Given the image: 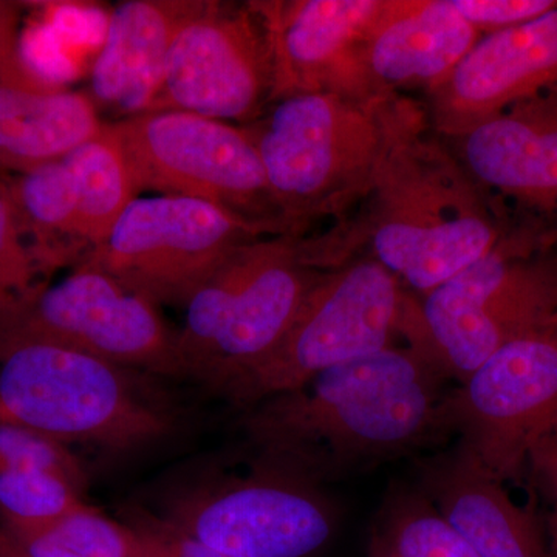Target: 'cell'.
<instances>
[{"instance_id":"603a6c76","label":"cell","mask_w":557,"mask_h":557,"mask_svg":"<svg viewBox=\"0 0 557 557\" xmlns=\"http://www.w3.org/2000/svg\"><path fill=\"white\" fill-rule=\"evenodd\" d=\"M369 557H478L420 487H397L373 519Z\"/></svg>"},{"instance_id":"484cf974","label":"cell","mask_w":557,"mask_h":557,"mask_svg":"<svg viewBox=\"0 0 557 557\" xmlns=\"http://www.w3.org/2000/svg\"><path fill=\"white\" fill-rule=\"evenodd\" d=\"M0 471L50 472L86 490V471L70 446L5 418H0Z\"/></svg>"},{"instance_id":"f1b7e54d","label":"cell","mask_w":557,"mask_h":557,"mask_svg":"<svg viewBox=\"0 0 557 557\" xmlns=\"http://www.w3.org/2000/svg\"><path fill=\"white\" fill-rule=\"evenodd\" d=\"M525 471L547 507L548 557H557V429L531 450Z\"/></svg>"},{"instance_id":"6da1fadb","label":"cell","mask_w":557,"mask_h":557,"mask_svg":"<svg viewBox=\"0 0 557 557\" xmlns=\"http://www.w3.org/2000/svg\"><path fill=\"white\" fill-rule=\"evenodd\" d=\"M448 376L416 347L391 346L249 406L259 463L322 486L448 435Z\"/></svg>"},{"instance_id":"277c9868","label":"cell","mask_w":557,"mask_h":557,"mask_svg":"<svg viewBox=\"0 0 557 557\" xmlns=\"http://www.w3.org/2000/svg\"><path fill=\"white\" fill-rule=\"evenodd\" d=\"M322 271L302 236H263L233 249L185 304L182 376L223 392L276 350Z\"/></svg>"},{"instance_id":"7a4b0ae2","label":"cell","mask_w":557,"mask_h":557,"mask_svg":"<svg viewBox=\"0 0 557 557\" xmlns=\"http://www.w3.org/2000/svg\"><path fill=\"white\" fill-rule=\"evenodd\" d=\"M504 233L424 102L399 95L368 196L310 248L322 271L357 256L375 259L421 298L478 262Z\"/></svg>"},{"instance_id":"4fadbf2b","label":"cell","mask_w":557,"mask_h":557,"mask_svg":"<svg viewBox=\"0 0 557 557\" xmlns=\"http://www.w3.org/2000/svg\"><path fill=\"white\" fill-rule=\"evenodd\" d=\"M271 101L270 44L251 3L201 0L172 42L150 110H183L247 126Z\"/></svg>"},{"instance_id":"4316f807","label":"cell","mask_w":557,"mask_h":557,"mask_svg":"<svg viewBox=\"0 0 557 557\" xmlns=\"http://www.w3.org/2000/svg\"><path fill=\"white\" fill-rule=\"evenodd\" d=\"M40 269L16 211L0 188V307L38 287Z\"/></svg>"},{"instance_id":"7c38bea8","label":"cell","mask_w":557,"mask_h":557,"mask_svg":"<svg viewBox=\"0 0 557 557\" xmlns=\"http://www.w3.org/2000/svg\"><path fill=\"white\" fill-rule=\"evenodd\" d=\"M164 520L226 557H313L335 536L339 512L322 486L258 463L175 498Z\"/></svg>"},{"instance_id":"44dd1931","label":"cell","mask_w":557,"mask_h":557,"mask_svg":"<svg viewBox=\"0 0 557 557\" xmlns=\"http://www.w3.org/2000/svg\"><path fill=\"white\" fill-rule=\"evenodd\" d=\"M0 188L16 211L40 273L79 265L90 248L81 233L78 201L67 168L61 161L14 174Z\"/></svg>"},{"instance_id":"2e32d148","label":"cell","mask_w":557,"mask_h":557,"mask_svg":"<svg viewBox=\"0 0 557 557\" xmlns=\"http://www.w3.org/2000/svg\"><path fill=\"white\" fill-rule=\"evenodd\" d=\"M482 35L450 0H383L355 50L344 97L387 100L438 86Z\"/></svg>"},{"instance_id":"8992f818","label":"cell","mask_w":557,"mask_h":557,"mask_svg":"<svg viewBox=\"0 0 557 557\" xmlns=\"http://www.w3.org/2000/svg\"><path fill=\"white\" fill-rule=\"evenodd\" d=\"M139 375L70 348L17 347L0 358V418L70 448L132 453L166 438L175 424Z\"/></svg>"},{"instance_id":"f546056e","label":"cell","mask_w":557,"mask_h":557,"mask_svg":"<svg viewBox=\"0 0 557 557\" xmlns=\"http://www.w3.org/2000/svg\"><path fill=\"white\" fill-rule=\"evenodd\" d=\"M134 523L148 536L152 557H226L180 533L164 519L141 516Z\"/></svg>"},{"instance_id":"e0dca14e","label":"cell","mask_w":557,"mask_h":557,"mask_svg":"<svg viewBox=\"0 0 557 557\" xmlns=\"http://www.w3.org/2000/svg\"><path fill=\"white\" fill-rule=\"evenodd\" d=\"M383 0H256L273 61V104L306 94H341L366 28Z\"/></svg>"},{"instance_id":"ba28073f","label":"cell","mask_w":557,"mask_h":557,"mask_svg":"<svg viewBox=\"0 0 557 557\" xmlns=\"http://www.w3.org/2000/svg\"><path fill=\"white\" fill-rule=\"evenodd\" d=\"M139 193L218 205L271 236H298L282 218L245 126L183 110H149L110 124Z\"/></svg>"},{"instance_id":"ac0fdd59","label":"cell","mask_w":557,"mask_h":557,"mask_svg":"<svg viewBox=\"0 0 557 557\" xmlns=\"http://www.w3.org/2000/svg\"><path fill=\"white\" fill-rule=\"evenodd\" d=\"M478 557H548L533 516L457 445L420 465L418 485Z\"/></svg>"},{"instance_id":"3957f363","label":"cell","mask_w":557,"mask_h":557,"mask_svg":"<svg viewBox=\"0 0 557 557\" xmlns=\"http://www.w3.org/2000/svg\"><path fill=\"white\" fill-rule=\"evenodd\" d=\"M397 97L306 94L274 101L247 124L282 218L302 236L311 222L354 214L386 148Z\"/></svg>"},{"instance_id":"30bf717a","label":"cell","mask_w":557,"mask_h":557,"mask_svg":"<svg viewBox=\"0 0 557 557\" xmlns=\"http://www.w3.org/2000/svg\"><path fill=\"white\" fill-rule=\"evenodd\" d=\"M265 231L218 207L188 197H138L81 263L156 304L185 306L233 249Z\"/></svg>"},{"instance_id":"9c48e42d","label":"cell","mask_w":557,"mask_h":557,"mask_svg":"<svg viewBox=\"0 0 557 557\" xmlns=\"http://www.w3.org/2000/svg\"><path fill=\"white\" fill-rule=\"evenodd\" d=\"M30 344L70 348L135 372L182 376L177 330L160 307L89 263L0 307V358Z\"/></svg>"},{"instance_id":"4dcf8cb0","label":"cell","mask_w":557,"mask_h":557,"mask_svg":"<svg viewBox=\"0 0 557 557\" xmlns=\"http://www.w3.org/2000/svg\"><path fill=\"white\" fill-rule=\"evenodd\" d=\"M0 557H20L11 555V553L3 552V549H0Z\"/></svg>"},{"instance_id":"52a82bcc","label":"cell","mask_w":557,"mask_h":557,"mask_svg":"<svg viewBox=\"0 0 557 557\" xmlns=\"http://www.w3.org/2000/svg\"><path fill=\"white\" fill-rule=\"evenodd\" d=\"M409 299L397 277L368 256L322 271L276 350L222 394L249 408L395 346L403 339Z\"/></svg>"},{"instance_id":"d4e9b609","label":"cell","mask_w":557,"mask_h":557,"mask_svg":"<svg viewBox=\"0 0 557 557\" xmlns=\"http://www.w3.org/2000/svg\"><path fill=\"white\" fill-rule=\"evenodd\" d=\"M39 528L81 557H152L138 527L116 522L84 502L67 515Z\"/></svg>"},{"instance_id":"d6986e66","label":"cell","mask_w":557,"mask_h":557,"mask_svg":"<svg viewBox=\"0 0 557 557\" xmlns=\"http://www.w3.org/2000/svg\"><path fill=\"white\" fill-rule=\"evenodd\" d=\"M201 0H129L110 17L91 69L94 101L123 119L148 112L159 95L172 42Z\"/></svg>"},{"instance_id":"8fae6325","label":"cell","mask_w":557,"mask_h":557,"mask_svg":"<svg viewBox=\"0 0 557 557\" xmlns=\"http://www.w3.org/2000/svg\"><path fill=\"white\" fill-rule=\"evenodd\" d=\"M445 423L491 474L518 480L557 429V317L509 341L450 391Z\"/></svg>"},{"instance_id":"cb8c5ba5","label":"cell","mask_w":557,"mask_h":557,"mask_svg":"<svg viewBox=\"0 0 557 557\" xmlns=\"http://www.w3.org/2000/svg\"><path fill=\"white\" fill-rule=\"evenodd\" d=\"M83 491L50 472L0 471V520L42 527L83 505Z\"/></svg>"},{"instance_id":"9a60e30c","label":"cell","mask_w":557,"mask_h":557,"mask_svg":"<svg viewBox=\"0 0 557 557\" xmlns=\"http://www.w3.org/2000/svg\"><path fill=\"white\" fill-rule=\"evenodd\" d=\"M553 90H557V3L536 20L483 35L453 72L424 94V108L435 132L456 137Z\"/></svg>"},{"instance_id":"83f0119b","label":"cell","mask_w":557,"mask_h":557,"mask_svg":"<svg viewBox=\"0 0 557 557\" xmlns=\"http://www.w3.org/2000/svg\"><path fill=\"white\" fill-rule=\"evenodd\" d=\"M457 13L480 35L525 24L547 13L557 0H450Z\"/></svg>"},{"instance_id":"ffe728a7","label":"cell","mask_w":557,"mask_h":557,"mask_svg":"<svg viewBox=\"0 0 557 557\" xmlns=\"http://www.w3.org/2000/svg\"><path fill=\"white\" fill-rule=\"evenodd\" d=\"M104 124L89 95L0 84V166L25 174L57 163Z\"/></svg>"},{"instance_id":"7402d4cb","label":"cell","mask_w":557,"mask_h":557,"mask_svg":"<svg viewBox=\"0 0 557 557\" xmlns=\"http://www.w3.org/2000/svg\"><path fill=\"white\" fill-rule=\"evenodd\" d=\"M67 168L78 201L81 233L90 251L108 237L123 212L138 199L137 180L110 124L69 153Z\"/></svg>"},{"instance_id":"5bb4252c","label":"cell","mask_w":557,"mask_h":557,"mask_svg":"<svg viewBox=\"0 0 557 557\" xmlns=\"http://www.w3.org/2000/svg\"><path fill=\"white\" fill-rule=\"evenodd\" d=\"M443 138L504 231L557 242V90Z\"/></svg>"},{"instance_id":"5b68a950","label":"cell","mask_w":557,"mask_h":557,"mask_svg":"<svg viewBox=\"0 0 557 557\" xmlns=\"http://www.w3.org/2000/svg\"><path fill=\"white\" fill-rule=\"evenodd\" d=\"M557 317V242L507 231L483 258L410 300L403 339L458 384Z\"/></svg>"}]
</instances>
